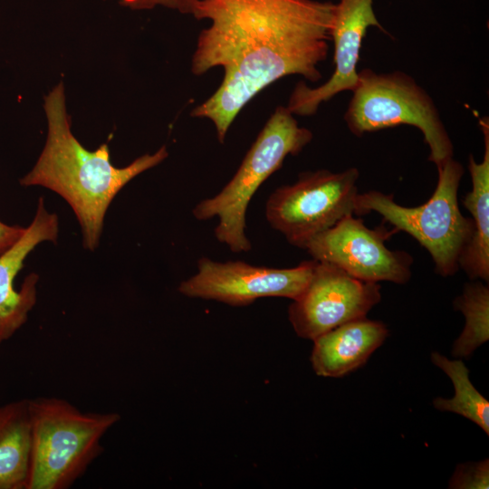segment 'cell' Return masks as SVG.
<instances>
[{"mask_svg":"<svg viewBox=\"0 0 489 489\" xmlns=\"http://www.w3.org/2000/svg\"><path fill=\"white\" fill-rule=\"evenodd\" d=\"M438 181L431 197L423 205L408 207L395 202L393 195L371 190L358 194L355 216L379 213L393 229L414 237L430 254L437 274L447 277L459 268L460 257L469 244L474 225L458 206V188L464 175L454 158L438 168Z\"/></svg>","mask_w":489,"mask_h":489,"instance_id":"5b68a950","label":"cell"},{"mask_svg":"<svg viewBox=\"0 0 489 489\" xmlns=\"http://www.w3.org/2000/svg\"><path fill=\"white\" fill-rule=\"evenodd\" d=\"M431 361L448 376L455 388L453 398H436L434 407L461 415L489 435V402L470 381L469 369L465 363L460 359L449 360L436 351L432 352Z\"/></svg>","mask_w":489,"mask_h":489,"instance_id":"2e32d148","label":"cell"},{"mask_svg":"<svg viewBox=\"0 0 489 489\" xmlns=\"http://www.w3.org/2000/svg\"><path fill=\"white\" fill-rule=\"evenodd\" d=\"M107 1V0H104ZM131 10H151L157 6L176 10L181 14H193L198 0H115Z\"/></svg>","mask_w":489,"mask_h":489,"instance_id":"d6986e66","label":"cell"},{"mask_svg":"<svg viewBox=\"0 0 489 489\" xmlns=\"http://www.w3.org/2000/svg\"><path fill=\"white\" fill-rule=\"evenodd\" d=\"M352 92L344 120L353 135L410 125L423 133L430 149L428 160L437 169L453 158V143L432 98L411 76L364 69Z\"/></svg>","mask_w":489,"mask_h":489,"instance_id":"8992f818","label":"cell"},{"mask_svg":"<svg viewBox=\"0 0 489 489\" xmlns=\"http://www.w3.org/2000/svg\"><path fill=\"white\" fill-rule=\"evenodd\" d=\"M335 12L330 1L198 0L192 15L211 24L197 37L191 71L222 67L224 77L191 116L210 120L223 144L240 110L275 81L292 74L319 81Z\"/></svg>","mask_w":489,"mask_h":489,"instance_id":"6da1fadb","label":"cell"},{"mask_svg":"<svg viewBox=\"0 0 489 489\" xmlns=\"http://www.w3.org/2000/svg\"><path fill=\"white\" fill-rule=\"evenodd\" d=\"M58 229L57 216L45 209L43 199L40 197L30 225L0 254V348L26 322L36 302L39 276L36 273L27 275L18 291L14 285V278L35 246L43 241H56Z\"/></svg>","mask_w":489,"mask_h":489,"instance_id":"7c38bea8","label":"cell"},{"mask_svg":"<svg viewBox=\"0 0 489 489\" xmlns=\"http://www.w3.org/2000/svg\"><path fill=\"white\" fill-rule=\"evenodd\" d=\"M31 463L26 489H68L104 451V435L117 412H83L50 397L29 399Z\"/></svg>","mask_w":489,"mask_h":489,"instance_id":"3957f363","label":"cell"},{"mask_svg":"<svg viewBox=\"0 0 489 489\" xmlns=\"http://www.w3.org/2000/svg\"><path fill=\"white\" fill-rule=\"evenodd\" d=\"M372 4L373 0H340L336 4L331 32L334 72L325 83L316 88H310L303 82L295 85L286 106L292 114L313 115L321 102L341 91L355 90L359 81L357 64L367 29L375 26L387 34L374 14Z\"/></svg>","mask_w":489,"mask_h":489,"instance_id":"8fae6325","label":"cell"},{"mask_svg":"<svg viewBox=\"0 0 489 489\" xmlns=\"http://www.w3.org/2000/svg\"><path fill=\"white\" fill-rule=\"evenodd\" d=\"M43 110L46 141L33 169L20 184L41 186L60 195L81 225L83 246L92 251L99 244L105 214L116 195L135 177L161 163L168 152L163 145L127 167L116 168L110 162L107 143L94 151L85 149L72 132L62 82L44 96Z\"/></svg>","mask_w":489,"mask_h":489,"instance_id":"7a4b0ae2","label":"cell"},{"mask_svg":"<svg viewBox=\"0 0 489 489\" xmlns=\"http://www.w3.org/2000/svg\"><path fill=\"white\" fill-rule=\"evenodd\" d=\"M25 228L9 225L0 221V254L11 247L24 233Z\"/></svg>","mask_w":489,"mask_h":489,"instance_id":"ffe728a7","label":"cell"},{"mask_svg":"<svg viewBox=\"0 0 489 489\" xmlns=\"http://www.w3.org/2000/svg\"><path fill=\"white\" fill-rule=\"evenodd\" d=\"M380 284L357 279L327 262L315 260L312 278L289 306L296 334L313 340L352 320L366 317L381 300Z\"/></svg>","mask_w":489,"mask_h":489,"instance_id":"30bf717a","label":"cell"},{"mask_svg":"<svg viewBox=\"0 0 489 489\" xmlns=\"http://www.w3.org/2000/svg\"><path fill=\"white\" fill-rule=\"evenodd\" d=\"M29 399L0 407V489H26L31 463Z\"/></svg>","mask_w":489,"mask_h":489,"instance_id":"9a60e30c","label":"cell"},{"mask_svg":"<svg viewBox=\"0 0 489 489\" xmlns=\"http://www.w3.org/2000/svg\"><path fill=\"white\" fill-rule=\"evenodd\" d=\"M395 233L383 225L370 229L362 219L349 215L312 237L303 249L313 260L334 264L357 279L404 284L411 277L413 257L386 246Z\"/></svg>","mask_w":489,"mask_h":489,"instance_id":"ba28073f","label":"cell"},{"mask_svg":"<svg viewBox=\"0 0 489 489\" xmlns=\"http://www.w3.org/2000/svg\"><path fill=\"white\" fill-rule=\"evenodd\" d=\"M388 336L379 321L362 317L345 322L313 340V370L321 377H343L363 366Z\"/></svg>","mask_w":489,"mask_h":489,"instance_id":"4fadbf2b","label":"cell"},{"mask_svg":"<svg viewBox=\"0 0 489 489\" xmlns=\"http://www.w3.org/2000/svg\"><path fill=\"white\" fill-rule=\"evenodd\" d=\"M312 139V131L300 127L287 107H276L232 179L217 195L197 204L193 216L198 220L218 217L216 238L233 253L249 252L248 204L260 186L281 168L284 158L299 154Z\"/></svg>","mask_w":489,"mask_h":489,"instance_id":"277c9868","label":"cell"},{"mask_svg":"<svg viewBox=\"0 0 489 489\" xmlns=\"http://www.w3.org/2000/svg\"><path fill=\"white\" fill-rule=\"evenodd\" d=\"M359 176L356 168L302 172L295 183L270 195L266 220L292 245L303 249L312 237L354 215Z\"/></svg>","mask_w":489,"mask_h":489,"instance_id":"52a82bcc","label":"cell"},{"mask_svg":"<svg viewBox=\"0 0 489 489\" xmlns=\"http://www.w3.org/2000/svg\"><path fill=\"white\" fill-rule=\"evenodd\" d=\"M484 134V153L477 163L473 155L468 158L472 190L463 199V205L472 215L474 231L464 250L459 268L471 280L489 281V124L487 118L480 120Z\"/></svg>","mask_w":489,"mask_h":489,"instance_id":"5bb4252c","label":"cell"},{"mask_svg":"<svg viewBox=\"0 0 489 489\" xmlns=\"http://www.w3.org/2000/svg\"><path fill=\"white\" fill-rule=\"evenodd\" d=\"M473 281L465 283L462 294L454 301L455 309L465 318L463 331L452 349V355L460 359H468L489 340V288Z\"/></svg>","mask_w":489,"mask_h":489,"instance_id":"e0dca14e","label":"cell"},{"mask_svg":"<svg viewBox=\"0 0 489 489\" xmlns=\"http://www.w3.org/2000/svg\"><path fill=\"white\" fill-rule=\"evenodd\" d=\"M315 260L292 268H270L241 261L219 263L207 257L197 262V273L183 281L178 292L191 298L245 306L264 297L297 299L308 285Z\"/></svg>","mask_w":489,"mask_h":489,"instance_id":"9c48e42d","label":"cell"},{"mask_svg":"<svg viewBox=\"0 0 489 489\" xmlns=\"http://www.w3.org/2000/svg\"><path fill=\"white\" fill-rule=\"evenodd\" d=\"M448 487L454 489H488V459L458 465L449 481Z\"/></svg>","mask_w":489,"mask_h":489,"instance_id":"ac0fdd59","label":"cell"}]
</instances>
